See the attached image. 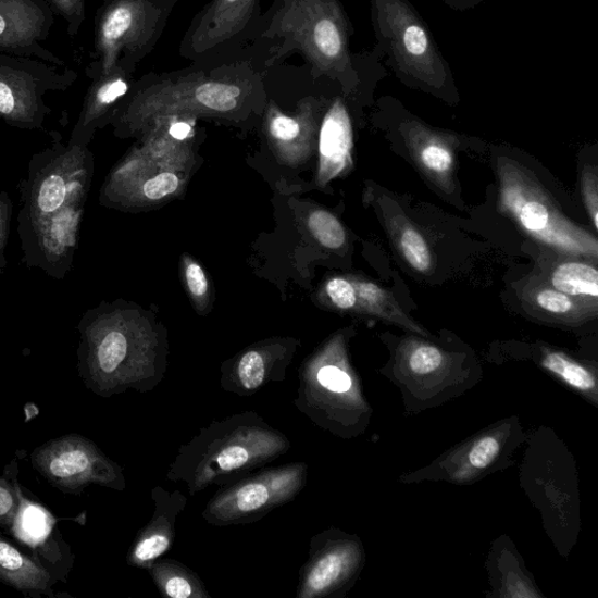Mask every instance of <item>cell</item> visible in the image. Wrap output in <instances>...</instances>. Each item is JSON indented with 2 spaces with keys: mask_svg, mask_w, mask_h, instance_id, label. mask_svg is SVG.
I'll return each mask as SVG.
<instances>
[{
  "mask_svg": "<svg viewBox=\"0 0 598 598\" xmlns=\"http://www.w3.org/2000/svg\"><path fill=\"white\" fill-rule=\"evenodd\" d=\"M352 35L340 0H273L245 58L270 71L291 53L301 54L312 80H328L351 97L387 74L379 50L352 53Z\"/></svg>",
  "mask_w": 598,
  "mask_h": 598,
  "instance_id": "6da1fadb",
  "label": "cell"
},
{
  "mask_svg": "<svg viewBox=\"0 0 598 598\" xmlns=\"http://www.w3.org/2000/svg\"><path fill=\"white\" fill-rule=\"evenodd\" d=\"M267 71L253 59L149 73L135 82L116 109V133L146 132L155 121L198 116L240 120L266 102Z\"/></svg>",
  "mask_w": 598,
  "mask_h": 598,
  "instance_id": "7a4b0ae2",
  "label": "cell"
},
{
  "mask_svg": "<svg viewBox=\"0 0 598 598\" xmlns=\"http://www.w3.org/2000/svg\"><path fill=\"white\" fill-rule=\"evenodd\" d=\"M290 443L258 414L250 412L215 422L183 447L169 474L191 495L224 485L286 453Z\"/></svg>",
  "mask_w": 598,
  "mask_h": 598,
  "instance_id": "3957f363",
  "label": "cell"
},
{
  "mask_svg": "<svg viewBox=\"0 0 598 598\" xmlns=\"http://www.w3.org/2000/svg\"><path fill=\"white\" fill-rule=\"evenodd\" d=\"M371 15L376 49L403 84L439 98L458 94L431 29L408 0H371Z\"/></svg>",
  "mask_w": 598,
  "mask_h": 598,
  "instance_id": "277c9868",
  "label": "cell"
},
{
  "mask_svg": "<svg viewBox=\"0 0 598 598\" xmlns=\"http://www.w3.org/2000/svg\"><path fill=\"white\" fill-rule=\"evenodd\" d=\"M132 323L122 311L97 309L88 311L77 326L82 335L78 373L100 397L148 382V360Z\"/></svg>",
  "mask_w": 598,
  "mask_h": 598,
  "instance_id": "5b68a950",
  "label": "cell"
},
{
  "mask_svg": "<svg viewBox=\"0 0 598 598\" xmlns=\"http://www.w3.org/2000/svg\"><path fill=\"white\" fill-rule=\"evenodd\" d=\"M179 0H110L98 10L90 78L121 68L135 75L155 49Z\"/></svg>",
  "mask_w": 598,
  "mask_h": 598,
  "instance_id": "8992f818",
  "label": "cell"
},
{
  "mask_svg": "<svg viewBox=\"0 0 598 598\" xmlns=\"http://www.w3.org/2000/svg\"><path fill=\"white\" fill-rule=\"evenodd\" d=\"M499 207L531 238L572 257L596 261L598 242L576 226L532 173L508 159L498 162Z\"/></svg>",
  "mask_w": 598,
  "mask_h": 598,
  "instance_id": "52a82bcc",
  "label": "cell"
},
{
  "mask_svg": "<svg viewBox=\"0 0 598 598\" xmlns=\"http://www.w3.org/2000/svg\"><path fill=\"white\" fill-rule=\"evenodd\" d=\"M53 146L34 155L27 178L22 180L18 224L37 222L74 207H85L92 177L88 148L62 145L51 134Z\"/></svg>",
  "mask_w": 598,
  "mask_h": 598,
  "instance_id": "ba28073f",
  "label": "cell"
},
{
  "mask_svg": "<svg viewBox=\"0 0 598 598\" xmlns=\"http://www.w3.org/2000/svg\"><path fill=\"white\" fill-rule=\"evenodd\" d=\"M262 0H211L188 26L180 42V55L198 65L225 64L244 58L259 34Z\"/></svg>",
  "mask_w": 598,
  "mask_h": 598,
  "instance_id": "9c48e42d",
  "label": "cell"
},
{
  "mask_svg": "<svg viewBox=\"0 0 598 598\" xmlns=\"http://www.w3.org/2000/svg\"><path fill=\"white\" fill-rule=\"evenodd\" d=\"M49 62L27 57L0 54V119L10 127L42 129L52 113L43 97L50 91H66L77 73L58 72Z\"/></svg>",
  "mask_w": 598,
  "mask_h": 598,
  "instance_id": "30bf717a",
  "label": "cell"
},
{
  "mask_svg": "<svg viewBox=\"0 0 598 598\" xmlns=\"http://www.w3.org/2000/svg\"><path fill=\"white\" fill-rule=\"evenodd\" d=\"M307 472L306 464L297 463L265 470L259 475L241 479L219 491L202 516L215 526L256 522L301 493L307 482Z\"/></svg>",
  "mask_w": 598,
  "mask_h": 598,
  "instance_id": "8fae6325",
  "label": "cell"
},
{
  "mask_svg": "<svg viewBox=\"0 0 598 598\" xmlns=\"http://www.w3.org/2000/svg\"><path fill=\"white\" fill-rule=\"evenodd\" d=\"M30 463L55 489L67 495H80L96 484L123 490L122 469L92 444L77 435L50 440L30 454Z\"/></svg>",
  "mask_w": 598,
  "mask_h": 598,
  "instance_id": "7c38bea8",
  "label": "cell"
},
{
  "mask_svg": "<svg viewBox=\"0 0 598 598\" xmlns=\"http://www.w3.org/2000/svg\"><path fill=\"white\" fill-rule=\"evenodd\" d=\"M85 207H74L37 222L18 224L24 261L62 279L72 270Z\"/></svg>",
  "mask_w": 598,
  "mask_h": 598,
  "instance_id": "4fadbf2b",
  "label": "cell"
},
{
  "mask_svg": "<svg viewBox=\"0 0 598 598\" xmlns=\"http://www.w3.org/2000/svg\"><path fill=\"white\" fill-rule=\"evenodd\" d=\"M55 13L47 0H0V54L33 58L64 67L65 61L41 46Z\"/></svg>",
  "mask_w": 598,
  "mask_h": 598,
  "instance_id": "5bb4252c",
  "label": "cell"
},
{
  "mask_svg": "<svg viewBox=\"0 0 598 598\" xmlns=\"http://www.w3.org/2000/svg\"><path fill=\"white\" fill-rule=\"evenodd\" d=\"M400 133L414 162L440 190L451 194L454 188V149L458 138L437 132L428 125L408 117L400 124Z\"/></svg>",
  "mask_w": 598,
  "mask_h": 598,
  "instance_id": "9a60e30c",
  "label": "cell"
},
{
  "mask_svg": "<svg viewBox=\"0 0 598 598\" xmlns=\"http://www.w3.org/2000/svg\"><path fill=\"white\" fill-rule=\"evenodd\" d=\"M135 82V75L121 68L91 78L68 145L88 148L94 134L113 121L117 107L128 96Z\"/></svg>",
  "mask_w": 598,
  "mask_h": 598,
  "instance_id": "2e32d148",
  "label": "cell"
},
{
  "mask_svg": "<svg viewBox=\"0 0 598 598\" xmlns=\"http://www.w3.org/2000/svg\"><path fill=\"white\" fill-rule=\"evenodd\" d=\"M155 503L151 522L140 531L133 548L128 562L135 566H148L167 552L175 540L177 516L186 506V498L179 493L169 494L162 487L152 491Z\"/></svg>",
  "mask_w": 598,
  "mask_h": 598,
  "instance_id": "e0dca14e",
  "label": "cell"
},
{
  "mask_svg": "<svg viewBox=\"0 0 598 598\" xmlns=\"http://www.w3.org/2000/svg\"><path fill=\"white\" fill-rule=\"evenodd\" d=\"M344 92L334 98L324 114L320 133V179L327 183L353 164V127Z\"/></svg>",
  "mask_w": 598,
  "mask_h": 598,
  "instance_id": "ac0fdd59",
  "label": "cell"
},
{
  "mask_svg": "<svg viewBox=\"0 0 598 598\" xmlns=\"http://www.w3.org/2000/svg\"><path fill=\"white\" fill-rule=\"evenodd\" d=\"M0 581L28 597L50 596L53 577L45 566L0 535Z\"/></svg>",
  "mask_w": 598,
  "mask_h": 598,
  "instance_id": "d6986e66",
  "label": "cell"
},
{
  "mask_svg": "<svg viewBox=\"0 0 598 598\" xmlns=\"http://www.w3.org/2000/svg\"><path fill=\"white\" fill-rule=\"evenodd\" d=\"M358 561L351 545H338L322 550L306 566L299 597H319L332 591L348 577Z\"/></svg>",
  "mask_w": 598,
  "mask_h": 598,
  "instance_id": "ffe728a7",
  "label": "cell"
},
{
  "mask_svg": "<svg viewBox=\"0 0 598 598\" xmlns=\"http://www.w3.org/2000/svg\"><path fill=\"white\" fill-rule=\"evenodd\" d=\"M525 301L535 310L562 322H581L596 317L598 307L557 290L548 283L525 292Z\"/></svg>",
  "mask_w": 598,
  "mask_h": 598,
  "instance_id": "44dd1931",
  "label": "cell"
},
{
  "mask_svg": "<svg viewBox=\"0 0 598 598\" xmlns=\"http://www.w3.org/2000/svg\"><path fill=\"white\" fill-rule=\"evenodd\" d=\"M549 285L594 307H598V273L587 261L565 260L549 274Z\"/></svg>",
  "mask_w": 598,
  "mask_h": 598,
  "instance_id": "7402d4cb",
  "label": "cell"
},
{
  "mask_svg": "<svg viewBox=\"0 0 598 598\" xmlns=\"http://www.w3.org/2000/svg\"><path fill=\"white\" fill-rule=\"evenodd\" d=\"M352 281L357 291V311L372 314V316L424 335L423 329L401 310L395 296L373 282L359 277H352Z\"/></svg>",
  "mask_w": 598,
  "mask_h": 598,
  "instance_id": "603a6c76",
  "label": "cell"
},
{
  "mask_svg": "<svg viewBox=\"0 0 598 598\" xmlns=\"http://www.w3.org/2000/svg\"><path fill=\"white\" fill-rule=\"evenodd\" d=\"M148 570H150L155 584L167 597L201 598L209 596L197 575L176 561L152 562Z\"/></svg>",
  "mask_w": 598,
  "mask_h": 598,
  "instance_id": "cb8c5ba5",
  "label": "cell"
},
{
  "mask_svg": "<svg viewBox=\"0 0 598 598\" xmlns=\"http://www.w3.org/2000/svg\"><path fill=\"white\" fill-rule=\"evenodd\" d=\"M389 231L406 262L420 274L433 266L432 249L422 233L404 216L391 219Z\"/></svg>",
  "mask_w": 598,
  "mask_h": 598,
  "instance_id": "d4e9b609",
  "label": "cell"
},
{
  "mask_svg": "<svg viewBox=\"0 0 598 598\" xmlns=\"http://www.w3.org/2000/svg\"><path fill=\"white\" fill-rule=\"evenodd\" d=\"M543 366L576 390L593 393L596 389V381L591 372L562 353H547L543 359Z\"/></svg>",
  "mask_w": 598,
  "mask_h": 598,
  "instance_id": "484cf974",
  "label": "cell"
},
{
  "mask_svg": "<svg viewBox=\"0 0 598 598\" xmlns=\"http://www.w3.org/2000/svg\"><path fill=\"white\" fill-rule=\"evenodd\" d=\"M271 374L270 361L260 351L251 350L236 364L232 383L239 386L240 393L256 391L271 381Z\"/></svg>",
  "mask_w": 598,
  "mask_h": 598,
  "instance_id": "4316f807",
  "label": "cell"
},
{
  "mask_svg": "<svg viewBox=\"0 0 598 598\" xmlns=\"http://www.w3.org/2000/svg\"><path fill=\"white\" fill-rule=\"evenodd\" d=\"M309 228L321 245L339 249L346 242V232L339 220L326 211H314L309 216Z\"/></svg>",
  "mask_w": 598,
  "mask_h": 598,
  "instance_id": "83f0119b",
  "label": "cell"
},
{
  "mask_svg": "<svg viewBox=\"0 0 598 598\" xmlns=\"http://www.w3.org/2000/svg\"><path fill=\"white\" fill-rule=\"evenodd\" d=\"M23 501L18 487L7 478H0V526L13 531Z\"/></svg>",
  "mask_w": 598,
  "mask_h": 598,
  "instance_id": "f1b7e54d",
  "label": "cell"
},
{
  "mask_svg": "<svg viewBox=\"0 0 598 598\" xmlns=\"http://www.w3.org/2000/svg\"><path fill=\"white\" fill-rule=\"evenodd\" d=\"M103 3L110 0H102ZM53 12L67 23V34L75 38L86 21L87 0H47Z\"/></svg>",
  "mask_w": 598,
  "mask_h": 598,
  "instance_id": "f546056e",
  "label": "cell"
},
{
  "mask_svg": "<svg viewBox=\"0 0 598 598\" xmlns=\"http://www.w3.org/2000/svg\"><path fill=\"white\" fill-rule=\"evenodd\" d=\"M444 354L435 346L421 344L409 353L408 365L415 374H429L444 364Z\"/></svg>",
  "mask_w": 598,
  "mask_h": 598,
  "instance_id": "4dcf8cb0",
  "label": "cell"
},
{
  "mask_svg": "<svg viewBox=\"0 0 598 598\" xmlns=\"http://www.w3.org/2000/svg\"><path fill=\"white\" fill-rule=\"evenodd\" d=\"M326 292L340 310L357 311V291L352 278L334 277L327 282Z\"/></svg>",
  "mask_w": 598,
  "mask_h": 598,
  "instance_id": "1f68e13d",
  "label": "cell"
},
{
  "mask_svg": "<svg viewBox=\"0 0 598 598\" xmlns=\"http://www.w3.org/2000/svg\"><path fill=\"white\" fill-rule=\"evenodd\" d=\"M500 451L499 440L487 436L478 440L469 453V463L472 468L485 469L491 465Z\"/></svg>",
  "mask_w": 598,
  "mask_h": 598,
  "instance_id": "d6a6232c",
  "label": "cell"
},
{
  "mask_svg": "<svg viewBox=\"0 0 598 598\" xmlns=\"http://www.w3.org/2000/svg\"><path fill=\"white\" fill-rule=\"evenodd\" d=\"M582 196L586 203L588 215L594 228H598V180L595 167H586L581 179Z\"/></svg>",
  "mask_w": 598,
  "mask_h": 598,
  "instance_id": "836d02e7",
  "label": "cell"
},
{
  "mask_svg": "<svg viewBox=\"0 0 598 598\" xmlns=\"http://www.w3.org/2000/svg\"><path fill=\"white\" fill-rule=\"evenodd\" d=\"M13 203L8 192H0V278L7 266L5 250L9 242Z\"/></svg>",
  "mask_w": 598,
  "mask_h": 598,
  "instance_id": "e575fe53",
  "label": "cell"
},
{
  "mask_svg": "<svg viewBox=\"0 0 598 598\" xmlns=\"http://www.w3.org/2000/svg\"><path fill=\"white\" fill-rule=\"evenodd\" d=\"M179 183V178L176 175H173L171 172H164L148 180L144 186V192L149 200H161L175 194L178 190Z\"/></svg>",
  "mask_w": 598,
  "mask_h": 598,
  "instance_id": "d590c367",
  "label": "cell"
},
{
  "mask_svg": "<svg viewBox=\"0 0 598 598\" xmlns=\"http://www.w3.org/2000/svg\"><path fill=\"white\" fill-rule=\"evenodd\" d=\"M317 382L328 391L346 393L352 387L351 376L337 366L327 365L317 372Z\"/></svg>",
  "mask_w": 598,
  "mask_h": 598,
  "instance_id": "8d00e7d4",
  "label": "cell"
},
{
  "mask_svg": "<svg viewBox=\"0 0 598 598\" xmlns=\"http://www.w3.org/2000/svg\"><path fill=\"white\" fill-rule=\"evenodd\" d=\"M186 282L188 289L196 297H202L209 291V282L202 267L197 263H190L186 267Z\"/></svg>",
  "mask_w": 598,
  "mask_h": 598,
  "instance_id": "74e56055",
  "label": "cell"
},
{
  "mask_svg": "<svg viewBox=\"0 0 598 598\" xmlns=\"http://www.w3.org/2000/svg\"><path fill=\"white\" fill-rule=\"evenodd\" d=\"M170 117L169 134L172 138L184 140L192 134V125L188 123L187 117Z\"/></svg>",
  "mask_w": 598,
  "mask_h": 598,
  "instance_id": "f35d334b",
  "label": "cell"
},
{
  "mask_svg": "<svg viewBox=\"0 0 598 598\" xmlns=\"http://www.w3.org/2000/svg\"><path fill=\"white\" fill-rule=\"evenodd\" d=\"M446 2L453 9H470L481 3L482 0H446Z\"/></svg>",
  "mask_w": 598,
  "mask_h": 598,
  "instance_id": "ab89813d",
  "label": "cell"
}]
</instances>
